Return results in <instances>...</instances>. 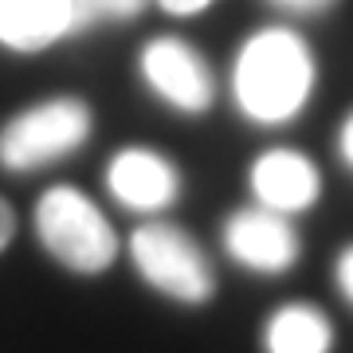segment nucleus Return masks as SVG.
<instances>
[{
	"label": "nucleus",
	"mask_w": 353,
	"mask_h": 353,
	"mask_svg": "<svg viewBox=\"0 0 353 353\" xmlns=\"http://www.w3.org/2000/svg\"><path fill=\"white\" fill-rule=\"evenodd\" d=\"M236 102L255 122H287L306 106L314 87V59L303 39L287 28H267L243 43L236 59Z\"/></svg>",
	"instance_id": "1"
},
{
	"label": "nucleus",
	"mask_w": 353,
	"mask_h": 353,
	"mask_svg": "<svg viewBox=\"0 0 353 353\" xmlns=\"http://www.w3.org/2000/svg\"><path fill=\"white\" fill-rule=\"evenodd\" d=\"M36 228L43 248L71 271L94 275L114 263V252H118L114 228L79 189L59 185L43 192L36 204Z\"/></svg>",
	"instance_id": "2"
},
{
	"label": "nucleus",
	"mask_w": 353,
	"mask_h": 353,
	"mask_svg": "<svg viewBox=\"0 0 353 353\" xmlns=\"http://www.w3.org/2000/svg\"><path fill=\"white\" fill-rule=\"evenodd\" d=\"M90 134V110L79 99H51L16 114L0 130V161L8 169H39L79 150Z\"/></svg>",
	"instance_id": "3"
},
{
	"label": "nucleus",
	"mask_w": 353,
	"mask_h": 353,
	"mask_svg": "<svg viewBox=\"0 0 353 353\" xmlns=\"http://www.w3.org/2000/svg\"><path fill=\"white\" fill-rule=\"evenodd\" d=\"M130 252H134V263L145 275V283H153L161 294L181 299V303H208L212 299V267L176 224L138 228L130 240Z\"/></svg>",
	"instance_id": "4"
},
{
	"label": "nucleus",
	"mask_w": 353,
	"mask_h": 353,
	"mask_svg": "<svg viewBox=\"0 0 353 353\" xmlns=\"http://www.w3.org/2000/svg\"><path fill=\"white\" fill-rule=\"evenodd\" d=\"M141 75L176 110L201 114L212 106V94H216L212 71H208V63L185 39L161 36L153 43H145V51H141Z\"/></svg>",
	"instance_id": "5"
},
{
	"label": "nucleus",
	"mask_w": 353,
	"mask_h": 353,
	"mask_svg": "<svg viewBox=\"0 0 353 353\" xmlns=\"http://www.w3.org/2000/svg\"><path fill=\"white\" fill-rule=\"evenodd\" d=\"M224 243L236 263L263 271V275L287 271L294 263V255H299V236L287 224V216L271 212L263 204L232 212V220L224 224Z\"/></svg>",
	"instance_id": "6"
},
{
	"label": "nucleus",
	"mask_w": 353,
	"mask_h": 353,
	"mask_svg": "<svg viewBox=\"0 0 353 353\" xmlns=\"http://www.w3.org/2000/svg\"><path fill=\"white\" fill-rule=\"evenodd\" d=\"M106 185L118 201L134 212H157L165 204L176 201L181 176L173 161H165L153 150H122L106 169Z\"/></svg>",
	"instance_id": "7"
},
{
	"label": "nucleus",
	"mask_w": 353,
	"mask_h": 353,
	"mask_svg": "<svg viewBox=\"0 0 353 353\" xmlns=\"http://www.w3.org/2000/svg\"><path fill=\"white\" fill-rule=\"evenodd\" d=\"M252 189H255V196H259L263 208L287 216V212L310 208L318 201V192H322V181H318V169L306 161L303 153L271 150L255 161Z\"/></svg>",
	"instance_id": "8"
},
{
	"label": "nucleus",
	"mask_w": 353,
	"mask_h": 353,
	"mask_svg": "<svg viewBox=\"0 0 353 353\" xmlns=\"http://www.w3.org/2000/svg\"><path fill=\"white\" fill-rule=\"evenodd\" d=\"M71 36V0H0V43L39 51Z\"/></svg>",
	"instance_id": "9"
},
{
	"label": "nucleus",
	"mask_w": 353,
	"mask_h": 353,
	"mask_svg": "<svg viewBox=\"0 0 353 353\" xmlns=\"http://www.w3.org/2000/svg\"><path fill=\"white\" fill-rule=\"evenodd\" d=\"M263 345L267 353H330V322L314 306L290 303L271 314Z\"/></svg>",
	"instance_id": "10"
},
{
	"label": "nucleus",
	"mask_w": 353,
	"mask_h": 353,
	"mask_svg": "<svg viewBox=\"0 0 353 353\" xmlns=\"http://www.w3.org/2000/svg\"><path fill=\"white\" fill-rule=\"evenodd\" d=\"M150 0H71V36L99 20H130L138 16Z\"/></svg>",
	"instance_id": "11"
},
{
	"label": "nucleus",
	"mask_w": 353,
	"mask_h": 353,
	"mask_svg": "<svg viewBox=\"0 0 353 353\" xmlns=\"http://www.w3.org/2000/svg\"><path fill=\"white\" fill-rule=\"evenodd\" d=\"M338 287H341V294L353 303V248H345L341 259H338Z\"/></svg>",
	"instance_id": "12"
},
{
	"label": "nucleus",
	"mask_w": 353,
	"mask_h": 353,
	"mask_svg": "<svg viewBox=\"0 0 353 353\" xmlns=\"http://www.w3.org/2000/svg\"><path fill=\"white\" fill-rule=\"evenodd\" d=\"M165 12H173V16H192V12H204L212 0H157Z\"/></svg>",
	"instance_id": "13"
},
{
	"label": "nucleus",
	"mask_w": 353,
	"mask_h": 353,
	"mask_svg": "<svg viewBox=\"0 0 353 353\" xmlns=\"http://www.w3.org/2000/svg\"><path fill=\"white\" fill-rule=\"evenodd\" d=\"M279 8H290V12H326L334 0H271Z\"/></svg>",
	"instance_id": "14"
},
{
	"label": "nucleus",
	"mask_w": 353,
	"mask_h": 353,
	"mask_svg": "<svg viewBox=\"0 0 353 353\" xmlns=\"http://www.w3.org/2000/svg\"><path fill=\"white\" fill-rule=\"evenodd\" d=\"M12 232H16V216L8 208V201H0V248L12 240Z\"/></svg>",
	"instance_id": "15"
},
{
	"label": "nucleus",
	"mask_w": 353,
	"mask_h": 353,
	"mask_svg": "<svg viewBox=\"0 0 353 353\" xmlns=\"http://www.w3.org/2000/svg\"><path fill=\"white\" fill-rule=\"evenodd\" d=\"M341 157L353 165V114L345 118V126H341Z\"/></svg>",
	"instance_id": "16"
}]
</instances>
